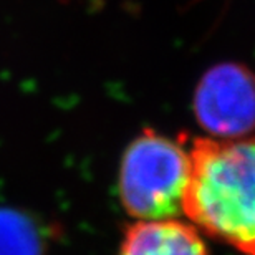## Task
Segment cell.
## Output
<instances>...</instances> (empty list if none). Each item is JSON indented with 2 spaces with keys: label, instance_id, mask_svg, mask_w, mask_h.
Here are the masks:
<instances>
[{
  "label": "cell",
  "instance_id": "obj_1",
  "mask_svg": "<svg viewBox=\"0 0 255 255\" xmlns=\"http://www.w3.org/2000/svg\"><path fill=\"white\" fill-rule=\"evenodd\" d=\"M182 214L214 239L255 255V137H194Z\"/></svg>",
  "mask_w": 255,
  "mask_h": 255
},
{
  "label": "cell",
  "instance_id": "obj_2",
  "mask_svg": "<svg viewBox=\"0 0 255 255\" xmlns=\"http://www.w3.org/2000/svg\"><path fill=\"white\" fill-rule=\"evenodd\" d=\"M191 177L189 147L161 132L144 129L128 146L120 167V197L139 221L174 219Z\"/></svg>",
  "mask_w": 255,
  "mask_h": 255
},
{
  "label": "cell",
  "instance_id": "obj_3",
  "mask_svg": "<svg viewBox=\"0 0 255 255\" xmlns=\"http://www.w3.org/2000/svg\"><path fill=\"white\" fill-rule=\"evenodd\" d=\"M194 113L217 137H241L255 129V75L244 65L221 63L199 81Z\"/></svg>",
  "mask_w": 255,
  "mask_h": 255
},
{
  "label": "cell",
  "instance_id": "obj_4",
  "mask_svg": "<svg viewBox=\"0 0 255 255\" xmlns=\"http://www.w3.org/2000/svg\"><path fill=\"white\" fill-rule=\"evenodd\" d=\"M120 255H209L194 226L176 219L137 221L128 229Z\"/></svg>",
  "mask_w": 255,
  "mask_h": 255
},
{
  "label": "cell",
  "instance_id": "obj_5",
  "mask_svg": "<svg viewBox=\"0 0 255 255\" xmlns=\"http://www.w3.org/2000/svg\"><path fill=\"white\" fill-rule=\"evenodd\" d=\"M42 241L27 217L0 211V255H40Z\"/></svg>",
  "mask_w": 255,
  "mask_h": 255
}]
</instances>
